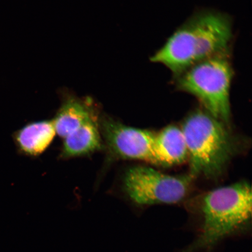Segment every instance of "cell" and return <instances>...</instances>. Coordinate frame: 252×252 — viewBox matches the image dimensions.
Segmentation results:
<instances>
[{
    "instance_id": "5b68a950",
    "label": "cell",
    "mask_w": 252,
    "mask_h": 252,
    "mask_svg": "<svg viewBox=\"0 0 252 252\" xmlns=\"http://www.w3.org/2000/svg\"><path fill=\"white\" fill-rule=\"evenodd\" d=\"M193 179L189 173L173 176L149 166H135L125 173L123 187L129 199L140 206L175 204L187 197Z\"/></svg>"
},
{
    "instance_id": "30bf717a",
    "label": "cell",
    "mask_w": 252,
    "mask_h": 252,
    "mask_svg": "<svg viewBox=\"0 0 252 252\" xmlns=\"http://www.w3.org/2000/svg\"><path fill=\"white\" fill-rule=\"evenodd\" d=\"M63 139L61 154L64 158L88 156L102 150L103 142L98 116L91 118Z\"/></svg>"
},
{
    "instance_id": "3957f363",
    "label": "cell",
    "mask_w": 252,
    "mask_h": 252,
    "mask_svg": "<svg viewBox=\"0 0 252 252\" xmlns=\"http://www.w3.org/2000/svg\"><path fill=\"white\" fill-rule=\"evenodd\" d=\"M202 221L196 248L212 247L244 228L252 216V190L247 182L225 186L198 195L189 201Z\"/></svg>"
},
{
    "instance_id": "277c9868",
    "label": "cell",
    "mask_w": 252,
    "mask_h": 252,
    "mask_svg": "<svg viewBox=\"0 0 252 252\" xmlns=\"http://www.w3.org/2000/svg\"><path fill=\"white\" fill-rule=\"evenodd\" d=\"M234 75L231 51H228L204 60L173 79L176 89L194 96L204 110L229 125Z\"/></svg>"
},
{
    "instance_id": "ba28073f",
    "label": "cell",
    "mask_w": 252,
    "mask_h": 252,
    "mask_svg": "<svg viewBox=\"0 0 252 252\" xmlns=\"http://www.w3.org/2000/svg\"><path fill=\"white\" fill-rule=\"evenodd\" d=\"M53 120L31 122L12 135L18 153L24 156L41 155L48 149L56 136Z\"/></svg>"
},
{
    "instance_id": "7a4b0ae2",
    "label": "cell",
    "mask_w": 252,
    "mask_h": 252,
    "mask_svg": "<svg viewBox=\"0 0 252 252\" xmlns=\"http://www.w3.org/2000/svg\"><path fill=\"white\" fill-rule=\"evenodd\" d=\"M190 165L189 174L210 179L220 177L242 150V140L229 125L204 109L195 110L182 126Z\"/></svg>"
},
{
    "instance_id": "9c48e42d",
    "label": "cell",
    "mask_w": 252,
    "mask_h": 252,
    "mask_svg": "<svg viewBox=\"0 0 252 252\" xmlns=\"http://www.w3.org/2000/svg\"><path fill=\"white\" fill-rule=\"evenodd\" d=\"M153 151L156 165L173 166L184 162L188 155L181 127L169 126L155 133Z\"/></svg>"
},
{
    "instance_id": "52a82bcc",
    "label": "cell",
    "mask_w": 252,
    "mask_h": 252,
    "mask_svg": "<svg viewBox=\"0 0 252 252\" xmlns=\"http://www.w3.org/2000/svg\"><path fill=\"white\" fill-rule=\"evenodd\" d=\"M97 115L96 106L92 99L66 94L61 108L53 119L56 134L64 138Z\"/></svg>"
},
{
    "instance_id": "6da1fadb",
    "label": "cell",
    "mask_w": 252,
    "mask_h": 252,
    "mask_svg": "<svg viewBox=\"0 0 252 252\" xmlns=\"http://www.w3.org/2000/svg\"><path fill=\"white\" fill-rule=\"evenodd\" d=\"M233 39V22L228 14L201 9L182 24L150 61L165 66L174 77L204 60L231 51Z\"/></svg>"
},
{
    "instance_id": "8992f818",
    "label": "cell",
    "mask_w": 252,
    "mask_h": 252,
    "mask_svg": "<svg viewBox=\"0 0 252 252\" xmlns=\"http://www.w3.org/2000/svg\"><path fill=\"white\" fill-rule=\"evenodd\" d=\"M100 127L104 143L113 158L143 160L155 164L153 151L155 133L108 117L100 120Z\"/></svg>"
}]
</instances>
